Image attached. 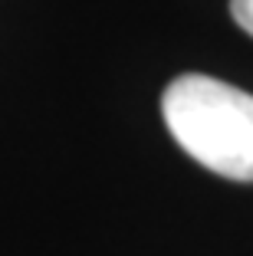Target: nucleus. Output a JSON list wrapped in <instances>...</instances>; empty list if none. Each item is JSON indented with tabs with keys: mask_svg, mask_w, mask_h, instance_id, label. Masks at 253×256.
Wrapping results in <instances>:
<instances>
[{
	"mask_svg": "<svg viewBox=\"0 0 253 256\" xmlns=\"http://www.w3.org/2000/svg\"><path fill=\"white\" fill-rule=\"evenodd\" d=\"M230 14L240 30H246L253 36V0H230Z\"/></svg>",
	"mask_w": 253,
	"mask_h": 256,
	"instance_id": "2",
	"label": "nucleus"
},
{
	"mask_svg": "<svg viewBox=\"0 0 253 256\" xmlns=\"http://www.w3.org/2000/svg\"><path fill=\"white\" fill-rule=\"evenodd\" d=\"M171 138L207 171L253 181V96L201 72L178 76L161 96Z\"/></svg>",
	"mask_w": 253,
	"mask_h": 256,
	"instance_id": "1",
	"label": "nucleus"
}]
</instances>
